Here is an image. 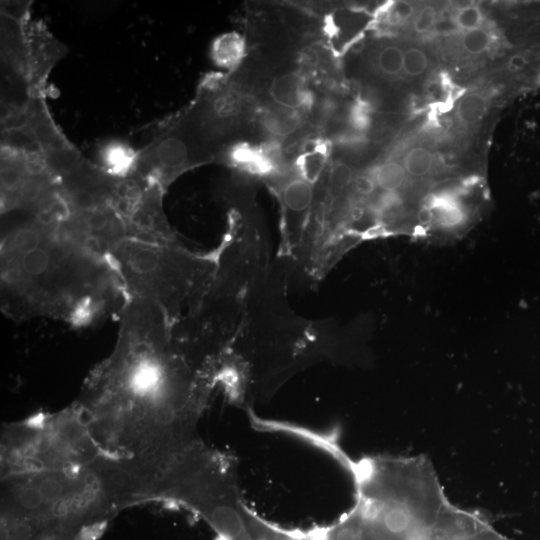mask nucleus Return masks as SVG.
<instances>
[{"label": "nucleus", "instance_id": "obj_1", "mask_svg": "<svg viewBox=\"0 0 540 540\" xmlns=\"http://www.w3.org/2000/svg\"><path fill=\"white\" fill-rule=\"evenodd\" d=\"M213 387L173 340L163 311L132 299L120 315L113 352L75 404L105 455L148 460L200 440L197 426Z\"/></svg>", "mask_w": 540, "mask_h": 540}, {"label": "nucleus", "instance_id": "obj_2", "mask_svg": "<svg viewBox=\"0 0 540 540\" xmlns=\"http://www.w3.org/2000/svg\"><path fill=\"white\" fill-rule=\"evenodd\" d=\"M58 227L28 218L2 233L4 313L16 321L48 317L75 326L120 317L128 298L110 259Z\"/></svg>", "mask_w": 540, "mask_h": 540}, {"label": "nucleus", "instance_id": "obj_3", "mask_svg": "<svg viewBox=\"0 0 540 540\" xmlns=\"http://www.w3.org/2000/svg\"><path fill=\"white\" fill-rule=\"evenodd\" d=\"M129 505L125 469L106 455L84 467L1 476V520L22 540H92Z\"/></svg>", "mask_w": 540, "mask_h": 540}, {"label": "nucleus", "instance_id": "obj_4", "mask_svg": "<svg viewBox=\"0 0 540 540\" xmlns=\"http://www.w3.org/2000/svg\"><path fill=\"white\" fill-rule=\"evenodd\" d=\"M109 259L128 300L155 304L171 325L178 322L185 305H198L208 284L209 263L185 252L179 243L126 238Z\"/></svg>", "mask_w": 540, "mask_h": 540}, {"label": "nucleus", "instance_id": "obj_5", "mask_svg": "<svg viewBox=\"0 0 540 540\" xmlns=\"http://www.w3.org/2000/svg\"><path fill=\"white\" fill-rule=\"evenodd\" d=\"M105 455L74 403L5 424L1 436V476L87 466Z\"/></svg>", "mask_w": 540, "mask_h": 540}, {"label": "nucleus", "instance_id": "obj_6", "mask_svg": "<svg viewBox=\"0 0 540 540\" xmlns=\"http://www.w3.org/2000/svg\"><path fill=\"white\" fill-rule=\"evenodd\" d=\"M28 52V81L31 96L44 95L46 79L55 64L66 54L60 43L41 22L28 19L24 24Z\"/></svg>", "mask_w": 540, "mask_h": 540}, {"label": "nucleus", "instance_id": "obj_7", "mask_svg": "<svg viewBox=\"0 0 540 540\" xmlns=\"http://www.w3.org/2000/svg\"><path fill=\"white\" fill-rule=\"evenodd\" d=\"M427 540H513L498 532L478 511L452 504Z\"/></svg>", "mask_w": 540, "mask_h": 540}, {"label": "nucleus", "instance_id": "obj_8", "mask_svg": "<svg viewBox=\"0 0 540 540\" xmlns=\"http://www.w3.org/2000/svg\"><path fill=\"white\" fill-rule=\"evenodd\" d=\"M274 106L296 110L307 104V92L303 78L296 72L286 71L275 76L267 89Z\"/></svg>", "mask_w": 540, "mask_h": 540}, {"label": "nucleus", "instance_id": "obj_9", "mask_svg": "<svg viewBox=\"0 0 540 540\" xmlns=\"http://www.w3.org/2000/svg\"><path fill=\"white\" fill-rule=\"evenodd\" d=\"M99 155L102 168L116 177L125 178L133 173L138 152L123 142L112 141L100 149Z\"/></svg>", "mask_w": 540, "mask_h": 540}, {"label": "nucleus", "instance_id": "obj_10", "mask_svg": "<svg viewBox=\"0 0 540 540\" xmlns=\"http://www.w3.org/2000/svg\"><path fill=\"white\" fill-rule=\"evenodd\" d=\"M286 213L304 219L313 202V188L308 180L293 179L281 193Z\"/></svg>", "mask_w": 540, "mask_h": 540}, {"label": "nucleus", "instance_id": "obj_11", "mask_svg": "<svg viewBox=\"0 0 540 540\" xmlns=\"http://www.w3.org/2000/svg\"><path fill=\"white\" fill-rule=\"evenodd\" d=\"M245 51L243 39L236 33L218 37L212 46L214 62L223 68H234L242 60Z\"/></svg>", "mask_w": 540, "mask_h": 540}, {"label": "nucleus", "instance_id": "obj_12", "mask_svg": "<svg viewBox=\"0 0 540 540\" xmlns=\"http://www.w3.org/2000/svg\"><path fill=\"white\" fill-rule=\"evenodd\" d=\"M262 123L269 133L278 137L293 133L300 124L295 110L274 105L264 113Z\"/></svg>", "mask_w": 540, "mask_h": 540}, {"label": "nucleus", "instance_id": "obj_13", "mask_svg": "<svg viewBox=\"0 0 540 540\" xmlns=\"http://www.w3.org/2000/svg\"><path fill=\"white\" fill-rule=\"evenodd\" d=\"M486 112L487 99L483 94L477 92L463 96L456 107V116L465 125L478 123L483 119Z\"/></svg>", "mask_w": 540, "mask_h": 540}, {"label": "nucleus", "instance_id": "obj_14", "mask_svg": "<svg viewBox=\"0 0 540 540\" xmlns=\"http://www.w3.org/2000/svg\"><path fill=\"white\" fill-rule=\"evenodd\" d=\"M406 171L397 162H386L375 169V183L385 192H395L404 182Z\"/></svg>", "mask_w": 540, "mask_h": 540}, {"label": "nucleus", "instance_id": "obj_15", "mask_svg": "<svg viewBox=\"0 0 540 540\" xmlns=\"http://www.w3.org/2000/svg\"><path fill=\"white\" fill-rule=\"evenodd\" d=\"M404 51L396 45H386L377 54V66L386 76H397L403 71Z\"/></svg>", "mask_w": 540, "mask_h": 540}, {"label": "nucleus", "instance_id": "obj_16", "mask_svg": "<svg viewBox=\"0 0 540 540\" xmlns=\"http://www.w3.org/2000/svg\"><path fill=\"white\" fill-rule=\"evenodd\" d=\"M432 164V153L424 147H415L406 154L403 167L408 174L420 177L430 171Z\"/></svg>", "mask_w": 540, "mask_h": 540}, {"label": "nucleus", "instance_id": "obj_17", "mask_svg": "<svg viewBox=\"0 0 540 540\" xmlns=\"http://www.w3.org/2000/svg\"><path fill=\"white\" fill-rule=\"evenodd\" d=\"M441 223L445 225H455L462 220L463 214L458 205L452 200L444 197L435 199L431 205Z\"/></svg>", "mask_w": 540, "mask_h": 540}, {"label": "nucleus", "instance_id": "obj_18", "mask_svg": "<svg viewBox=\"0 0 540 540\" xmlns=\"http://www.w3.org/2000/svg\"><path fill=\"white\" fill-rule=\"evenodd\" d=\"M256 540H315L311 530L286 529L271 523Z\"/></svg>", "mask_w": 540, "mask_h": 540}, {"label": "nucleus", "instance_id": "obj_19", "mask_svg": "<svg viewBox=\"0 0 540 540\" xmlns=\"http://www.w3.org/2000/svg\"><path fill=\"white\" fill-rule=\"evenodd\" d=\"M428 67V57L419 48H409L404 51L403 71L410 77H417L423 74Z\"/></svg>", "mask_w": 540, "mask_h": 540}, {"label": "nucleus", "instance_id": "obj_20", "mask_svg": "<svg viewBox=\"0 0 540 540\" xmlns=\"http://www.w3.org/2000/svg\"><path fill=\"white\" fill-rule=\"evenodd\" d=\"M490 42V34L482 27L466 31L462 38L464 50L475 55L485 52L488 49Z\"/></svg>", "mask_w": 540, "mask_h": 540}, {"label": "nucleus", "instance_id": "obj_21", "mask_svg": "<svg viewBox=\"0 0 540 540\" xmlns=\"http://www.w3.org/2000/svg\"><path fill=\"white\" fill-rule=\"evenodd\" d=\"M454 21L459 29L466 32L481 27L483 14L478 6L468 5L458 10Z\"/></svg>", "mask_w": 540, "mask_h": 540}, {"label": "nucleus", "instance_id": "obj_22", "mask_svg": "<svg viewBox=\"0 0 540 540\" xmlns=\"http://www.w3.org/2000/svg\"><path fill=\"white\" fill-rule=\"evenodd\" d=\"M354 181L351 167L344 162H336L329 173V185L334 190H343Z\"/></svg>", "mask_w": 540, "mask_h": 540}, {"label": "nucleus", "instance_id": "obj_23", "mask_svg": "<svg viewBox=\"0 0 540 540\" xmlns=\"http://www.w3.org/2000/svg\"><path fill=\"white\" fill-rule=\"evenodd\" d=\"M436 11L432 6L423 7L415 17L413 27L417 33H425L436 24Z\"/></svg>", "mask_w": 540, "mask_h": 540}, {"label": "nucleus", "instance_id": "obj_24", "mask_svg": "<svg viewBox=\"0 0 540 540\" xmlns=\"http://www.w3.org/2000/svg\"><path fill=\"white\" fill-rule=\"evenodd\" d=\"M414 13L413 6L408 2H397L393 4L390 11V21L392 23H399L409 19Z\"/></svg>", "mask_w": 540, "mask_h": 540}, {"label": "nucleus", "instance_id": "obj_25", "mask_svg": "<svg viewBox=\"0 0 540 540\" xmlns=\"http://www.w3.org/2000/svg\"><path fill=\"white\" fill-rule=\"evenodd\" d=\"M353 185L355 191L363 196L371 195L377 186L373 176L370 175L357 176L354 178Z\"/></svg>", "mask_w": 540, "mask_h": 540}, {"label": "nucleus", "instance_id": "obj_26", "mask_svg": "<svg viewBox=\"0 0 540 540\" xmlns=\"http://www.w3.org/2000/svg\"><path fill=\"white\" fill-rule=\"evenodd\" d=\"M527 64L528 58L522 53H517L509 58L507 62V69L512 73H516L525 69Z\"/></svg>", "mask_w": 540, "mask_h": 540}, {"label": "nucleus", "instance_id": "obj_27", "mask_svg": "<svg viewBox=\"0 0 540 540\" xmlns=\"http://www.w3.org/2000/svg\"><path fill=\"white\" fill-rule=\"evenodd\" d=\"M539 82H540V76H539Z\"/></svg>", "mask_w": 540, "mask_h": 540}]
</instances>
